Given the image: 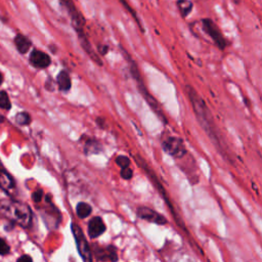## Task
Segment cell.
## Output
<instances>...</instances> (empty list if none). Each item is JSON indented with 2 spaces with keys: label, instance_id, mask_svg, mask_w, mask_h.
I'll return each instance as SVG.
<instances>
[{
  "label": "cell",
  "instance_id": "obj_23",
  "mask_svg": "<svg viewBox=\"0 0 262 262\" xmlns=\"http://www.w3.org/2000/svg\"><path fill=\"white\" fill-rule=\"evenodd\" d=\"M121 176L122 178L128 180V179H131L132 176H133V171L129 168V167H126V168H123L121 170Z\"/></svg>",
  "mask_w": 262,
  "mask_h": 262
},
{
  "label": "cell",
  "instance_id": "obj_2",
  "mask_svg": "<svg viewBox=\"0 0 262 262\" xmlns=\"http://www.w3.org/2000/svg\"><path fill=\"white\" fill-rule=\"evenodd\" d=\"M60 3L64 6V8L67 9L70 18H71V23H72V27L75 30V32L78 35V39L80 42L81 47L83 48V50L86 52V54L98 66H102L103 62L100 58V56L98 55V53L95 52V50L92 48V45L89 41V39L87 38L84 28L86 25V20L84 15L82 14V12L78 9V7L76 6L74 0H59Z\"/></svg>",
  "mask_w": 262,
  "mask_h": 262
},
{
  "label": "cell",
  "instance_id": "obj_19",
  "mask_svg": "<svg viewBox=\"0 0 262 262\" xmlns=\"http://www.w3.org/2000/svg\"><path fill=\"white\" fill-rule=\"evenodd\" d=\"M0 108L2 110H10L11 108V102L9 99V96L6 91L0 90Z\"/></svg>",
  "mask_w": 262,
  "mask_h": 262
},
{
  "label": "cell",
  "instance_id": "obj_14",
  "mask_svg": "<svg viewBox=\"0 0 262 262\" xmlns=\"http://www.w3.org/2000/svg\"><path fill=\"white\" fill-rule=\"evenodd\" d=\"M14 45L16 50L20 53V54H26L28 53V51L30 50L31 46H32V41L25 35L23 34H17L14 37Z\"/></svg>",
  "mask_w": 262,
  "mask_h": 262
},
{
  "label": "cell",
  "instance_id": "obj_24",
  "mask_svg": "<svg viewBox=\"0 0 262 262\" xmlns=\"http://www.w3.org/2000/svg\"><path fill=\"white\" fill-rule=\"evenodd\" d=\"M16 262H33V259L30 255L25 254V255H21L20 257H18Z\"/></svg>",
  "mask_w": 262,
  "mask_h": 262
},
{
  "label": "cell",
  "instance_id": "obj_21",
  "mask_svg": "<svg viewBox=\"0 0 262 262\" xmlns=\"http://www.w3.org/2000/svg\"><path fill=\"white\" fill-rule=\"evenodd\" d=\"M10 253V247L5 238L0 237V256H7Z\"/></svg>",
  "mask_w": 262,
  "mask_h": 262
},
{
  "label": "cell",
  "instance_id": "obj_4",
  "mask_svg": "<svg viewBox=\"0 0 262 262\" xmlns=\"http://www.w3.org/2000/svg\"><path fill=\"white\" fill-rule=\"evenodd\" d=\"M120 49L122 51V54L123 56L125 57V59L127 60V63H128V67H129V71H130V74L132 76V78L134 79L135 83H136V86H137V89L139 91V93L141 94V96L144 98V100L147 102V104L149 105V107L152 110V112L157 115V117L161 120V122L165 125L168 124V120H167V117L164 113V111L162 110L161 105L159 104L158 100L149 93V91L147 90L145 84H144V81L142 79V76L139 72V69H138V66L137 63L135 62V60L132 58V56L129 54V52L123 48L122 46H120Z\"/></svg>",
  "mask_w": 262,
  "mask_h": 262
},
{
  "label": "cell",
  "instance_id": "obj_16",
  "mask_svg": "<svg viewBox=\"0 0 262 262\" xmlns=\"http://www.w3.org/2000/svg\"><path fill=\"white\" fill-rule=\"evenodd\" d=\"M176 7L181 15V17L185 18L192 10L193 3L190 0H177Z\"/></svg>",
  "mask_w": 262,
  "mask_h": 262
},
{
  "label": "cell",
  "instance_id": "obj_18",
  "mask_svg": "<svg viewBox=\"0 0 262 262\" xmlns=\"http://www.w3.org/2000/svg\"><path fill=\"white\" fill-rule=\"evenodd\" d=\"M15 122L19 126H28L32 122L31 115L28 112H20L17 113L15 116Z\"/></svg>",
  "mask_w": 262,
  "mask_h": 262
},
{
  "label": "cell",
  "instance_id": "obj_10",
  "mask_svg": "<svg viewBox=\"0 0 262 262\" xmlns=\"http://www.w3.org/2000/svg\"><path fill=\"white\" fill-rule=\"evenodd\" d=\"M0 188L7 194H11L15 189L14 178L4 168H0Z\"/></svg>",
  "mask_w": 262,
  "mask_h": 262
},
{
  "label": "cell",
  "instance_id": "obj_3",
  "mask_svg": "<svg viewBox=\"0 0 262 262\" xmlns=\"http://www.w3.org/2000/svg\"><path fill=\"white\" fill-rule=\"evenodd\" d=\"M0 215L9 222L28 228L32 224V210L20 201L14 199L0 200Z\"/></svg>",
  "mask_w": 262,
  "mask_h": 262
},
{
  "label": "cell",
  "instance_id": "obj_6",
  "mask_svg": "<svg viewBox=\"0 0 262 262\" xmlns=\"http://www.w3.org/2000/svg\"><path fill=\"white\" fill-rule=\"evenodd\" d=\"M201 24L203 31L212 39L214 44L220 50H224L228 46V41L225 39L223 33L211 18H203Z\"/></svg>",
  "mask_w": 262,
  "mask_h": 262
},
{
  "label": "cell",
  "instance_id": "obj_11",
  "mask_svg": "<svg viewBox=\"0 0 262 262\" xmlns=\"http://www.w3.org/2000/svg\"><path fill=\"white\" fill-rule=\"evenodd\" d=\"M105 231V224L100 217H93L88 223V235L91 238L98 237Z\"/></svg>",
  "mask_w": 262,
  "mask_h": 262
},
{
  "label": "cell",
  "instance_id": "obj_8",
  "mask_svg": "<svg viewBox=\"0 0 262 262\" xmlns=\"http://www.w3.org/2000/svg\"><path fill=\"white\" fill-rule=\"evenodd\" d=\"M29 61L34 68L38 70H45L51 64V57L42 50L34 49L30 53Z\"/></svg>",
  "mask_w": 262,
  "mask_h": 262
},
{
  "label": "cell",
  "instance_id": "obj_15",
  "mask_svg": "<svg viewBox=\"0 0 262 262\" xmlns=\"http://www.w3.org/2000/svg\"><path fill=\"white\" fill-rule=\"evenodd\" d=\"M83 150H84V154L87 156L96 155L103 150V146L99 140L95 138H88L84 143Z\"/></svg>",
  "mask_w": 262,
  "mask_h": 262
},
{
  "label": "cell",
  "instance_id": "obj_17",
  "mask_svg": "<svg viewBox=\"0 0 262 262\" xmlns=\"http://www.w3.org/2000/svg\"><path fill=\"white\" fill-rule=\"evenodd\" d=\"M92 208L90 205H88L87 203L84 202H80L78 203L77 207H76V212L79 218H86L91 214Z\"/></svg>",
  "mask_w": 262,
  "mask_h": 262
},
{
  "label": "cell",
  "instance_id": "obj_26",
  "mask_svg": "<svg viewBox=\"0 0 262 262\" xmlns=\"http://www.w3.org/2000/svg\"><path fill=\"white\" fill-rule=\"evenodd\" d=\"M96 124H97V126H98L99 128H103V126H104V120H103L102 118H97V119H96Z\"/></svg>",
  "mask_w": 262,
  "mask_h": 262
},
{
  "label": "cell",
  "instance_id": "obj_7",
  "mask_svg": "<svg viewBox=\"0 0 262 262\" xmlns=\"http://www.w3.org/2000/svg\"><path fill=\"white\" fill-rule=\"evenodd\" d=\"M71 227H72V232H73L75 241H76L77 250H78L81 258L83 259L84 262H92V253H91L90 247L88 245V242H87L82 229L76 223H72Z\"/></svg>",
  "mask_w": 262,
  "mask_h": 262
},
{
  "label": "cell",
  "instance_id": "obj_20",
  "mask_svg": "<svg viewBox=\"0 0 262 262\" xmlns=\"http://www.w3.org/2000/svg\"><path fill=\"white\" fill-rule=\"evenodd\" d=\"M115 161H116V164L118 166H120L122 169L126 168V167H129V165H130V159L126 156H123V155L118 156Z\"/></svg>",
  "mask_w": 262,
  "mask_h": 262
},
{
  "label": "cell",
  "instance_id": "obj_1",
  "mask_svg": "<svg viewBox=\"0 0 262 262\" xmlns=\"http://www.w3.org/2000/svg\"><path fill=\"white\" fill-rule=\"evenodd\" d=\"M185 93L190 102V105L193 110V114L201 125L202 129L206 132L207 136L211 139L215 147L226 157L227 146L222 137V134L215 123L214 117L211 113V110L208 107L206 101L202 98V96L196 92V90L191 85H185Z\"/></svg>",
  "mask_w": 262,
  "mask_h": 262
},
{
  "label": "cell",
  "instance_id": "obj_27",
  "mask_svg": "<svg viewBox=\"0 0 262 262\" xmlns=\"http://www.w3.org/2000/svg\"><path fill=\"white\" fill-rule=\"evenodd\" d=\"M3 80H4V78H3V75H2V73L0 72V85L3 83Z\"/></svg>",
  "mask_w": 262,
  "mask_h": 262
},
{
  "label": "cell",
  "instance_id": "obj_5",
  "mask_svg": "<svg viewBox=\"0 0 262 262\" xmlns=\"http://www.w3.org/2000/svg\"><path fill=\"white\" fill-rule=\"evenodd\" d=\"M161 145L163 150L166 154L172 156L175 159L183 158L187 154L183 140L178 136H174V135L163 136Z\"/></svg>",
  "mask_w": 262,
  "mask_h": 262
},
{
  "label": "cell",
  "instance_id": "obj_25",
  "mask_svg": "<svg viewBox=\"0 0 262 262\" xmlns=\"http://www.w3.org/2000/svg\"><path fill=\"white\" fill-rule=\"evenodd\" d=\"M97 50H98V53L100 55H105L107 53V51H108V46L107 45H98Z\"/></svg>",
  "mask_w": 262,
  "mask_h": 262
},
{
  "label": "cell",
  "instance_id": "obj_9",
  "mask_svg": "<svg viewBox=\"0 0 262 262\" xmlns=\"http://www.w3.org/2000/svg\"><path fill=\"white\" fill-rule=\"evenodd\" d=\"M137 215L141 219L147 220L149 222H154L157 224H165L167 223V220L164 216L159 214L158 212H155L154 210L146 208V207H139L137 209Z\"/></svg>",
  "mask_w": 262,
  "mask_h": 262
},
{
  "label": "cell",
  "instance_id": "obj_22",
  "mask_svg": "<svg viewBox=\"0 0 262 262\" xmlns=\"http://www.w3.org/2000/svg\"><path fill=\"white\" fill-rule=\"evenodd\" d=\"M43 199V190L42 189H36L33 193H32V200L36 203L39 204Z\"/></svg>",
  "mask_w": 262,
  "mask_h": 262
},
{
  "label": "cell",
  "instance_id": "obj_12",
  "mask_svg": "<svg viewBox=\"0 0 262 262\" xmlns=\"http://www.w3.org/2000/svg\"><path fill=\"white\" fill-rule=\"evenodd\" d=\"M56 85L59 91L68 92L72 88V79L67 70H61L56 75Z\"/></svg>",
  "mask_w": 262,
  "mask_h": 262
},
{
  "label": "cell",
  "instance_id": "obj_13",
  "mask_svg": "<svg viewBox=\"0 0 262 262\" xmlns=\"http://www.w3.org/2000/svg\"><path fill=\"white\" fill-rule=\"evenodd\" d=\"M94 253H95L97 259H99V260H111V261L115 262L118 259L116 249L113 246H108L107 248H104V249L95 247Z\"/></svg>",
  "mask_w": 262,
  "mask_h": 262
}]
</instances>
